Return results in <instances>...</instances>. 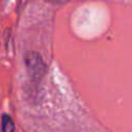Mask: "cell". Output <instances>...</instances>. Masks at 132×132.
<instances>
[{
    "instance_id": "cell-1",
    "label": "cell",
    "mask_w": 132,
    "mask_h": 132,
    "mask_svg": "<svg viewBox=\"0 0 132 132\" xmlns=\"http://www.w3.org/2000/svg\"><path fill=\"white\" fill-rule=\"evenodd\" d=\"M2 130H3V132H13L14 131V124L8 114L2 116Z\"/></svg>"
},
{
    "instance_id": "cell-2",
    "label": "cell",
    "mask_w": 132,
    "mask_h": 132,
    "mask_svg": "<svg viewBox=\"0 0 132 132\" xmlns=\"http://www.w3.org/2000/svg\"><path fill=\"white\" fill-rule=\"evenodd\" d=\"M51 1H56V2H64L65 0H51Z\"/></svg>"
}]
</instances>
